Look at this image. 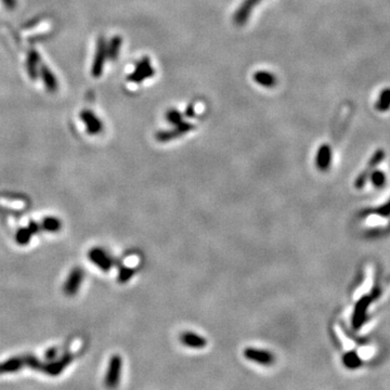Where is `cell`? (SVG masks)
<instances>
[{"instance_id":"obj_1","label":"cell","mask_w":390,"mask_h":390,"mask_svg":"<svg viewBox=\"0 0 390 390\" xmlns=\"http://www.w3.org/2000/svg\"><path fill=\"white\" fill-rule=\"evenodd\" d=\"M194 128H195V126L193 124H191V122L182 121V122H180L179 125H176L173 129L160 130V132H157L155 135V138L157 141L162 142V143L169 142V141L179 138V137H181V136H184L190 132H192Z\"/></svg>"},{"instance_id":"obj_2","label":"cell","mask_w":390,"mask_h":390,"mask_svg":"<svg viewBox=\"0 0 390 390\" xmlns=\"http://www.w3.org/2000/svg\"><path fill=\"white\" fill-rule=\"evenodd\" d=\"M244 357L264 366H270L276 362V357L271 351L264 350L257 348H246L244 350Z\"/></svg>"},{"instance_id":"obj_3","label":"cell","mask_w":390,"mask_h":390,"mask_svg":"<svg viewBox=\"0 0 390 390\" xmlns=\"http://www.w3.org/2000/svg\"><path fill=\"white\" fill-rule=\"evenodd\" d=\"M84 280V271L80 267L74 268L70 275H68L65 284H64V293L66 296H75L80 289V285Z\"/></svg>"},{"instance_id":"obj_4","label":"cell","mask_w":390,"mask_h":390,"mask_svg":"<svg viewBox=\"0 0 390 390\" xmlns=\"http://www.w3.org/2000/svg\"><path fill=\"white\" fill-rule=\"evenodd\" d=\"M372 299H373L372 296H364V297H362L357 304H355L353 314H352V319H351L352 326H353V328H355V330L361 327L365 322L367 309H368L369 305H371V303H372Z\"/></svg>"},{"instance_id":"obj_5","label":"cell","mask_w":390,"mask_h":390,"mask_svg":"<svg viewBox=\"0 0 390 390\" xmlns=\"http://www.w3.org/2000/svg\"><path fill=\"white\" fill-rule=\"evenodd\" d=\"M154 74L155 71L151 65V62H150V59L145 58L137 64L135 72L128 76V80L133 81V83H141L145 79L152 77Z\"/></svg>"},{"instance_id":"obj_6","label":"cell","mask_w":390,"mask_h":390,"mask_svg":"<svg viewBox=\"0 0 390 390\" xmlns=\"http://www.w3.org/2000/svg\"><path fill=\"white\" fill-rule=\"evenodd\" d=\"M88 256H89V259H90L95 266H98L102 271L107 272L112 269L113 260L108 256L107 252L104 251L102 248L100 247L91 248L88 252Z\"/></svg>"},{"instance_id":"obj_7","label":"cell","mask_w":390,"mask_h":390,"mask_svg":"<svg viewBox=\"0 0 390 390\" xmlns=\"http://www.w3.org/2000/svg\"><path fill=\"white\" fill-rule=\"evenodd\" d=\"M262 2V0H244V2L241 4V6L238 7V9L234 13L233 16V22L241 26L244 25L250 16L251 11L254 10L255 7Z\"/></svg>"},{"instance_id":"obj_8","label":"cell","mask_w":390,"mask_h":390,"mask_svg":"<svg viewBox=\"0 0 390 390\" xmlns=\"http://www.w3.org/2000/svg\"><path fill=\"white\" fill-rule=\"evenodd\" d=\"M180 341L184 346L193 349H203L207 345V340L205 339V337L193 332H184L181 334Z\"/></svg>"},{"instance_id":"obj_9","label":"cell","mask_w":390,"mask_h":390,"mask_svg":"<svg viewBox=\"0 0 390 390\" xmlns=\"http://www.w3.org/2000/svg\"><path fill=\"white\" fill-rule=\"evenodd\" d=\"M332 163V150L327 145L321 146L318 150L316 157V165L321 172H325L331 166Z\"/></svg>"},{"instance_id":"obj_10","label":"cell","mask_w":390,"mask_h":390,"mask_svg":"<svg viewBox=\"0 0 390 390\" xmlns=\"http://www.w3.org/2000/svg\"><path fill=\"white\" fill-rule=\"evenodd\" d=\"M81 118H83L84 122L86 124L87 132L89 134L97 135V134L101 133L102 124H101L100 119L94 114H92L91 112H89V111L83 112V114H81Z\"/></svg>"},{"instance_id":"obj_11","label":"cell","mask_w":390,"mask_h":390,"mask_svg":"<svg viewBox=\"0 0 390 390\" xmlns=\"http://www.w3.org/2000/svg\"><path fill=\"white\" fill-rule=\"evenodd\" d=\"M252 79H254L256 84H258L260 86H264L266 88H273L278 83V79L275 75L270 72H266V71L256 72L254 74V76H252Z\"/></svg>"},{"instance_id":"obj_12","label":"cell","mask_w":390,"mask_h":390,"mask_svg":"<svg viewBox=\"0 0 390 390\" xmlns=\"http://www.w3.org/2000/svg\"><path fill=\"white\" fill-rule=\"evenodd\" d=\"M40 227L47 232H58L62 227V223L56 217H46Z\"/></svg>"},{"instance_id":"obj_13","label":"cell","mask_w":390,"mask_h":390,"mask_svg":"<svg viewBox=\"0 0 390 390\" xmlns=\"http://www.w3.org/2000/svg\"><path fill=\"white\" fill-rule=\"evenodd\" d=\"M344 364L348 368H357L361 365V360L355 352H348L343 358Z\"/></svg>"},{"instance_id":"obj_14","label":"cell","mask_w":390,"mask_h":390,"mask_svg":"<svg viewBox=\"0 0 390 390\" xmlns=\"http://www.w3.org/2000/svg\"><path fill=\"white\" fill-rule=\"evenodd\" d=\"M33 234L32 232L29 230V228H21L16 234V241L19 245H27L30 243L31 238H32Z\"/></svg>"},{"instance_id":"obj_15","label":"cell","mask_w":390,"mask_h":390,"mask_svg":"<svg viewBox=\"0 0 390 390\" xmlns=\"http://www.w3.org/2000/svg\"><path fill=\"white\" fill-rule=\"evenodd\" d=\"M166 119L170 125L176 126V125H179L180 122L183 121V116H182V113L180 111H178V109H176V108H172V109H168L167 111Z\"/></svg>"},{"instance_id":"obj_16","label":"cell","mask_w":390,"mask_h":390,"mask_svg":"<svg viewBox=\"0 0 390 390\" xmlns=\"http://www.w3.org/2000/svg\"><path fill=\"white\" fill-rule=\"evenodd\" d=\"M369 179H371L372 183L376 188H382L386 183V177L382 172H379V170H375L371 175H369Z\"/></svg>"},{"instance_id":"obj_17","label":"cell","mask_w":390,"mask_h":390,"mask_svg":"<svg viewBox=\"0 0 390 390\" xmlns=\"http://www.w3.org/2000/svg\"><path fill=\"white\" fill-rule=\"evenodd\" d=\"M135 269L129 268V267H122V268L119 269L118 272V277H117V281L119 283H127L130 279H132L135 275Z\"/></svg>"},{"instance_id":"obj_18","label":"cell","mask_w":390,"mask_h":390,"mask_svg":"<svg viewBox=\"0 0 390 390\" xmlns=\"http://www.w3.org/2000/svg\"><path fill=\"white\" fill-rule=\"evenodd\" d=\"M27 228H29V230L32 232L33 235L34 234H37L38 232L40 231V229H42V227H40V224L35 222V221H31L29 223V227H27Z\"/></svg>"},{"instance_id":"obj_19","label":"cell","mask_w":390,"mask_h":390,"mask_svg":"<svg viewBox=\"0 0 390 390\" xmlns=\"http://www.w3.org/2000/svg\"><path fill=\"white\" fill-rule=\"evenodd\" d=\"M377 213L381 216H389L390 215V201L387 202L384 206H381L378 210Z\"/></svg>"},{"instance_id":"obj_20","label":"cell","mask_w":390,"mask_h":390,"mask_svg":"<svg viewBox=\"0 0 390 390\" xmlns=\"http://www.w3.org/2000/svg\"><path fill=\"white\" fill-rule=\"evenodd\" d=\"M184 113H186V116H187V117H194V116H195V109H194V105H192V104H190L188 107H187V109H186V112H184Z\"/></svg>"}]
</instances>
